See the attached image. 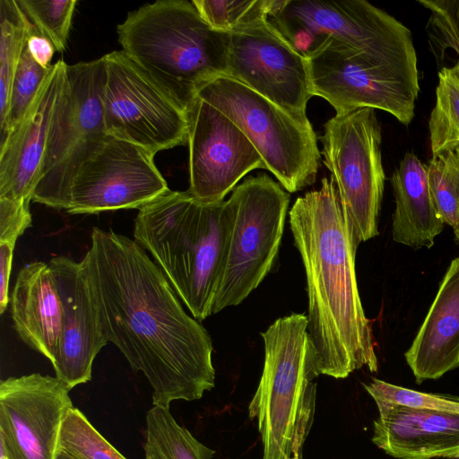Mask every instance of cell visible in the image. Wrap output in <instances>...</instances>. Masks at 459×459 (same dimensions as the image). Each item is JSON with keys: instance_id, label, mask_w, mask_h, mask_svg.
Instances as JSON below:
<instances>
[{"instance_id": "cell-13", "label": "cell", "mask_w": 459, "mask_h": 459, "mask_svg": "<svg viewBox=\"0 0 459 459\" xmlns=\"http://www.w3.org/2000/svg\"><path fill=\"white\" fill-rule=\"evenodd\" d=\"M229 76L271 100L298 122L307 116L310 92L306 58L263 16L230 33Z\"/></svg>"}, {"instance_id": "cell-36", "label": "cell", "mask_w": 459, "mask_h": 459, "mask_svg": "<svg viewBox=\"0 0 459 459\" xmlns=\"http://www.w3.org/2000/svg\"><path fill=\"white\" fill-rule=\"evenodd\" d=\"M56 459H74V458L72 457L71 455H69L67 453H65L62 450H59Z\"/></svg>"}, {"instance_id": "cell-16", "label": "cell", "mask_w": 459, "mask_h": 459, "mask_svg": "<svg viewBox=\"0 0 459 459\" xmlns=\"http://www.w3.org/2000/svg\"><path fill=\"white\" fill-rule=\"evenodd\" d=\"M189 188L204 204L224 201L238 182L264 161L245 134L197 95L186 109Z\"/></svg>"}, {"instance_id": "cell-28", "label": "cell", "mask_w": 459, "mask_h": 459, "mask_svg": "<svg viewBox=\"0 0 459 459\" xmlns=\"http://www.w3.org/2000/svg\"><path fill=\"white\" fill-rule=\"evenodd\" d=\"M22 11L56 51L65 49L76 0H16Z\"/></svg>"}, {"instance_id": "cell-1", "label": "cell", "mask_w": 459, "mask_h": 459, "mask_svg": "<svg viewBox=\"0 0 459 459\" xmlns=\"http://www.w3.org/2000/svg\"><path fill=\"white\" fill-rule=\"evenodd\" d=\"M82 262L105 335L144 375L153 405L198 400L214 387L210 334L134 239L93 228Z\"/></svg>"}, {"instance_id": "cell-15", "label": "cell", "mask_w": 459, "mask_h": 459, "mask_svg": "<svg viewBox=\"0 0 459 459\" xmlns=\"http://www.w3.org/2000/svg\"><path fill=\"white\" fill-rule=\"evenodd\" d=\"M72 389L32 373L0 382V453L8 459H56Z\"/></svg>"}, {"instance_id": "cell-17", "label": "cell", "mask_w": 459, "mask_h": 459, "mask_svg": "<svg viewBox=\"0 0 459 459\" xmlns=\"http://www.w3.org/2000/svg\"><path fill=\"white\" fill-rule=\"evenodd\" d=\"M48 264L65 310L52 365L56 377L73 389L91 379L93 361L108 341L82 262L59 255L51 258Z\"/></svg>"}, {"instance_id": "cell-7", "label": "cell", "mask_w": 459, "mask_h": 459, "mask_svg": "<svg viewBox=\"0 0 459 459\" xmlns=\"http://www.w3.org/2000/svg\"><path fill=\"white\" fill-rule=\"evenodd\" d=\"M196 95L229 117L247 137L269 170L289 193L316 181L321 152L313 127L241 82L220 75Z\"/></svg>"}, {"instance_id": "cell-21", "label": "cell", "mask_w": 459, "mask_h": 459, "mask_svg": "<svg viewBox=\"0 0 459 459\" xmlns=\"http://www.w3.org/2000/svg\"><path fill=\"white\" fill-rule=\"evenodd\" d=\"M404 357L418 384L459 368V257L450 263Z\"/></svg>"}, {"instance_id": "cell-29", "label": "cell", "mask_w": 459, "mask_h": 459, "mask_svg": "<svg viewBox=\"0 0 459 459\" xmlns=\"http://www.w3.org/2000/svg\"><path fill=\"white\" fill-rule=\"evenodd\" d=\"M50 68H43L37 64L25 46L13 76L8 113L5 121L0 126V142L22 120Z\"/></svg>"}, {"instance_id": "cell-11", "label": "cell", "mask_w": 459, "mask_h": 459, "mask_svg": "<svg viewBox=\"0 0 459 459\" xmlns=\"http://www.w3.org/2000/svg\"><path fill=\"white\" fill-rule=\"evenodd\" d=\"M104 122L108 135L152 154L187 143L186 111L122 50L101 56Z\"/></svg>"}, {"instance_id": "cell-27", "label": "cell", "mask_w": 459, "mask_h": 459, "mask_svg": "<svg viewBox=\"0 0 459 459\" xmlns=\"http://www.w3.org/2000/svg\"><path fill=\"white\" fill-rule=\"evenodd\" d=\"M427 166L437 212L445 224L454 230L459 222V161L455 151L432 155Z\"/></svg>"}, {"instance_id": "cell-3", "label": "cell", "mask_w": 459, "mask_h": 459, "mask_svg": "<svg viewBox=\"0 0 459 459\" xmlns=\"http://www.w3.org/2000/svg\"><path fill=\"white\" fill-rule=\"evenodd\" d=\"M134 239L198 321L213 315L233 221L229 200L204 204L168 190L138 210Z\"/></svg>"}, {"instance_id": "cell-4", "label": "cell", "mask_w": 459, "mask_h": 459, "mask_svg": "<svg viewBox=\"0 0 459 459\" xmlns=\"http://www.w3.org/2000/svg\"><path fill=\"white\" fill-rule=\"evenodd\" d=\"M117 34L122 51L185 111L203 84L226 75L230 34L212 30L192 1L144 4Z\"/></svg>"}, {"instance_id": "cell-12", "label": "cell", "mask_w": 459, "mask_h": 459, "mask_svg": "<svg viewBox=\"0 0 459 459\" xmlns=\"http://www.w3.org/2000/svg\"><path fill=\"white\" fill-rule=\"evenodd\" d=\"M304 57L312 96L325 99L336 113L368 108L405 126L411 123L419 78L365 54L319 48Z\"/></svg>"}, {"instance_id": "cell-35", "label": "cell", "mask_w": 459, "mask_h": 459, "mask_svg": "<svg viewBox=\"0 0 459 459\" xmlns=\"http://www.w3.org/2000/svg\"><path fill=\"white\" fill-rule=\"evenodd\" d=\"M27 49L33 60L43 68H49L54 52L53 44L45 37L41 36L36 30L32 31L27 39Z\"/></svg>"}, {"instance_id": "cell-37", "label": "cell", "mask_w": 459, "mask_h": 459, "mask_svg": "<svg viewBox=\"0 0 459 459\" xmlns=\"http://www.w3.org/2000/svg\"><path fill=\"white\" fill-rule=\"evenodd\" d=\"M454 233L455 236V239L457 240V242H459V222L456 228L454 229Z\"/></svg>"}, {"instance_id": "cell-9", "label": "cell", "mask_w": 459, "mask_h": 459, "mask_svg": "<svg viewBox=\"0 0 459 459\" xmlns=\"http://www.w3.org/2000/svg\"><path fill=\"white\" fill-rule=\"evenodd\" d=\"M68 90L53 118L32 201L60 210L82 164L108 136L103 113L102 57L68 65Z\"/></svg>"}, {"instance_id": "cell-8", "label": "cell", "mask_w": 459, "mask_h": 459, "mask_svg": "<svg viewBox=\"0 0 459 459\" xmlns=\"http://www.w3.org/2000/svg\"><path fill=\"white\" fill-rule=\"evenodd\" d=\"M228 200L233 221L213 314L240 304L271 271L283 235L290 193L268 175L259 174L244 179Z\"/></svg>"}, {"instance_id": "cell-5", "label": "cell", "mask_w": 459, "mask_h": 459, "mask_svg": "<svg viewBox=\"0 0 459 459\" xmlns=\"http://www.w3.org/2000/svg\"><path fill=\"white\" fill-rule=\"evenodd\" d=\"M264 363L248 405L263 446L262 459H300L316 409V383L321 375L307 333V316L292 313L261 333Z\"/></svg>"}, {"instance_id": "cell-30", "label": "cell", "mask_w": 459, "mask_h": 459, "mask_svg": "<svg viewBox=\"0 0 459 459\" xmlns=\"http://www.w3.org/2000/svg\"><path fill=\"white\" fill-rule=\"evenodd\" d=\"M192 3L212 30L228 33L268 13V0H193Z\"/></svg>"}, {"instance_id": "cell-33", "label": "cell", "mask_w": 459, "mask_h": 459, "mask_svg": "<svg viewBox=\"0 0 459 459\" xmlns=\"http://www.w3.org/2000/svg\"><path fill=\"white\" fill-rule=\"evenodd\" d=\"M31 221L30 203L0 198V242L15 245Z\"/></svg>"}, {"instance_id": "cell-22", "label": "cell", "mask_w": 459, "mask_h": 459, "mask_svg": "<svg viewBox=\"0 0 459 459\" xmlns=\"http://www.w3.org/2000/svg\"><path fill=\"white\" fill-rule=\"evenodd\" d=\"M390 182L395 203L392 221L394 241L414 249L430 248L445 222L431 196L427 164L413 152H406Z\"/></svg>"}, {"instance_id": "cell-40", "label": "cell", "mask_w": 459, "mask_h": 459, "mask_svg": "<svg viewBox=\"0 0 459 459\" xmlns=\"http://www.w3.org/2000/svg\"><path fill=\"white\" fill-rule=\"evenodd\" d=\"M288 459H299V457H296V456H291V457H290V458H288Z\"/></svg>"}, {"instance_id": "cell-19", "label": "cell", "mask_w": 459, "mask_h": 459, "mask_svg": "<svg viewBox=\"0 0 459 459\" xmlns=\"http://www.w3.org/2000/svg\"><path fill=\"white\" fill-rule=\"evenodd\" d=\"M372 442L398 459L459 458V414L376 402Z\"/></svg>"}, {"instance_id": "cell-26", "label": "cell", "mask_w": 459, "mask_h": 459, "mask_svg": "<svg viewBox=\"0 0 459 459\" xmlns=\"http://www.w3.org/2000/svg\"><path fill=\"white\" fill-rule=\"evenodd\" d=\"M59 450L74 459H127L108 442L86 416L72 407L60 429Z\"/></svg>"}, {"instance_id": "cell-20", "label": "cell", "mask_w": 459, "mask_h": 459, "mask_svg": "<svg viewBox=\"0 0 459 459\" xmlns=\"http://www.w3.org/2000/svg\"><path fill=\"white\" fill-rule=\"evenodd\" d=\"M13 328L30 349L55 359L64 325V305L48 263L32 262L18 273L10 295Z\"/></svg>"}, {"instance_id": "cell-24", "label": "cell", "mask_w": 459, "mask_h": 459, "mask_svg": "<svg viewBox=\"0 0 459 459\" xmlns=\"http://www.w3.org/2000/svg\"><path fill=\"white\" fill-rule=\"evenodd\" d=\"M35 30L16 0L0 1V126L8 113L15 71L28 37Z\"/></svg>"}, {"instance_id": "cell-31", "label": "cell", "mask_w": 459, "mask_h": 459, "mask_svg": "<svg viewBox=\"0 0 459 459\" xmlns=\"http://www.w3.org/2000/svg\"><path fill=\"white\" fill-rule=\"evenodd\" d=\"M417 3L429 11L426 30L437 62L441 64L448 49L459 58V0H417Z\"/></svg>"}, {"instance_id": "cell-32", "label": "cell", "mask_w": 459, "mask_h": 459, "mask_svg": "<svg viewBox=\"0 0 459 459\" xmlns=\"http://www.w3.org/2000/svg\"><path fill=\"white\" fill-rule=\"evenodd\" d=\"M364 388L376 402H386L411 408L459 414V396L429 394L373 378Z\"/></svg>"}, {"instance_id": "cell-23", "label": "cell", "mask_w": 459, "mask_h": 459, "mask_svg": "<svg viewBox=\"0 0 459 459\" xmlns=\"http://www.w3.org/2000/svg\"><path fill=\"white\" fill-rule=\"evenodd\" d=\"M145 437L144 459H212L215 455L162 406L147 411Z\"/></svg>"}, {"instance_id": "cell-2", "label": "cell", "mask_w": 459, "mask_h": 459, "mask_svg": "<svg viewBox=\"0 0 459 459\" xmlns=\"http://www.w3.org/2000/svg\"><path fill=\"white\" fill-rule=\"evenodd\" d=\"M290 225L304 265L308 298L307 333L321 375L345 378L378 360L360 300L355 257L359 242L344 213L333 178L296 199Z\"/></svg>"}, {"instance_id": "cell-39", "label": "cell", "mask_w": 459, "mask_h": 459, "mask_svg": "<svg viewBox=\"0 0 459 459\" xmlns=\"http://www.w3.org/2000/svg\"><path fill=\"white\" fill-rule=\"evenodd\" d=\"M0 459H8V457L3 453H0Z\"/></svg>"}, {"instance_id": "cell-38", "label": "cell", "mask_w": 459, "mask_h": 459, "mask_svg": "<svg viewBox=\"0 0 459 459\" xmlns=\"http://www.w3.org/2000/svg\"><path fill=\"white\" fill-rule=\"evenodd\" d=\"M455 156L457 158V160L459 161V148L455 150Z\"/></svg>"}, {"instance_id": "cell-6", "label": "cell", "mask_w": 459, "mask_h": 459, "mask_svg": "<svg viewBox=\"0 0 459 459\" xmlns=\"http://www.w3.org/2000/svg\"><path fill=\"white\" fill-rule=\"evenodd\" d=\"M267 19L303 56L319 48L370 56L419 78L411 30L364 0H269Z\"/></svg>"}, {"instance_id": "cell-25", "label": "cell", "mask_w": 459, "mask_h": 459, "mask_svg": "<svg viewBox=\"0 0 459 459\" xmlns=\"http://www.w3.org/2000/svg\"><path fill=\"white\" fill-rule=\"evenodd\" d=\"M429 120L432 155L459 148V61L438 73Z\"/></svg>"}, {"instance_id": "cell-34", "label": "cell", "mask_w": 459, "mask_h": 459, "mask_svg": "<svg viewBox=\"0 0 459 459\" xmlns=\"http://www.w3.org/2000/svg\"><path fill=\"white\" fill-rule=\"evenodd\" d=\"M15 245L0 242V313L4 314L10 303L9 281Z\"/></svg>"}, {"instance_id": "cell-10", "label": "cell", "mask_w": 459, "mask_h": 459, "mask_svg": "<svg viewBox=\"0 0 459 459\" xmlns=\"http://www.w3.org/2000/svg\"><path fill=\"white\" fill-rule=\"evenodd\" d=\"M321 155L357 240L378 235L385 175L382 130L373 108L336 113L324 125Z\"/></svg>"}, {"instance_id": "cell-18", "label": "cell", "mask_w": 459, "mask_h": 459, "mask_svg": "<svg viewBox=\"0 0 459 459\" xmlns=\"http://www.w3.org/2000/svg\"><path fill=\"white\" fill-rule=\"evenodd\" d=\"M68 65L58 60L22 120L0 142V198L30 203L55 114L68 90Z\"/></svg>"}, {"instance_id": "cell-14", "label": "cell", "mask_w": 459, "mask_h": 459, "mask_svg": "<svg viewBox=\"0 0 459 459\" xmlns=\"http://www.w3.org/2000/svg\"><path fill=\"white\" fill-rule=\"evenodd\" d=\"M154 154L111 135L74 175L61 209L71 214H97L140 209L169 190Z\"/></svg>"}]
</instances>
